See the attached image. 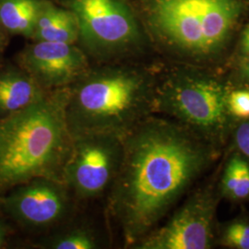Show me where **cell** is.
<instances>
[{
  "label": "cell",
  "instance_id": "obj_1",
  "mask_svg": "<svg viewBox=\"0 0 249 249\" xmlns=\"http://www.w3.org/2000/svg\"><path fill=\"white\" fill-rule=\"evenodd\" d=\"M211 158L189 128L148 116L123 138V156L108 210L126 246L149 234Z\"/></svg>",
  "mask_w": 249,
  "mask_h": 249
},
{
  "label": "cell",
  "instance_id": "obj_2",
  "mask_svg": "<svg viewBox=\"0 0 249 249\" xmlns=\"http://www.w3.org/2000/svg\"><path fill=\"white\" fill-rule=\"evenodd\" d=\"M69 87L0 118V194L35 178L63 181L71 151L66 117Z\"/></svg>",
  "mask_w": 249,
  "mask_h": 249
},
{
  "label": "cell",
  "instance_id": "obj_3",
  "mask_svg": "<svg viewBox=\"0 0 249 249\" xmlns=\"http://www.w3.org/2000/svg\"><path fill=\"white\" fill-rule=\"evenodd\" d=\"M154 95L143 75L133 70H89L69 87L66 117L71 133L124 138L154 112Z\"/></svg>",
  "mask_w": 249,
  "mask_h": 249
},
{
  "label": "cell",
  "instance_id": "obj_4",
  "mask_svg": "<svg viewBox=\"0 0 249 249\" xmlns=\"http://www.w3.org/2000/svg\"><path fill=\"white\" fill-rule=\"evenodd\" d=\"M228 96L218 81L177 75L155 90L154 112L167 114L187 128L217 135L228 124Z\"/></svg>",
  "mask_w": 249,
  "mask_h": 249
},
{
  "label": "cell",
  "instance_id": "obj_5",
  "mask_svg": "<svg viewBox=\"0 0 249 249\" xmlns=\"http://www.w3.org/2000/svg\"><path fill=\"white\" fill-rule=\"evenodd\" d=\"M78 20L81 44L99 59L123 54L140 41L132 9L124 0H67Z\"/></svg>",
  "mask_w": 249,
  "mask_h": 249
},
{
  "label": "cell",
  "instance_id": "obj_6",
  "mask_svg": "<svg viewBox=\"0 0 249 249\" xmlns=\"http://www.w3.org/2000/svg\"><path fill=\"white\" fill-rule=\"evenodd\" d=\"M73 137L70 157L63 170V182L72 196L90 200L103 196L112 186L123 156V138L87 133Z\"/></svg>",
  "mask_w": 249,
  "mask_h": 249
},
{
  "label": "cell",
  "instance_id": "obj_7",
  "mask_svg": "<svg viewBox=\"0 0 249 249\" xmlns=\"http://www.w3.org/2000/svg\"><path fill=\"white\" fill-rule=\"evenodd\" d=\"M72 196L60 180L35 178L0 196V208L25 229L44 231L65 222L72 209Z\"/></svg>",
  "mask_w": 249,
  "mask_h": 249
},
{
  "label": "cell",
  "instance_id": "obj_8",
  "mask_svg": "<svg viewBox=\"0 0 249 249\" xmlns=\"http://www.w3.org/2000/svg\"><path fill=\"white\" fill-rule=\"evenodd\" d=\"M215 200L212 194L192 196L163 226L151 231L136 248L206 249L211 246Z\"/></svg>",
  "mask_w": 249,
  "mask_h": 249
},
{
  "label": "cell",
  "instance_id": "obj_9",
  "mask_svg": "<svg viewBox=\"0 0 249 249\" xmlns=\"http://www.w3.org/2000/svg\"><path fill=\"white\" fill-rule=\"evenodd\" d=\"M24 71L46 90L71 86L89 70L86 53L75 44L36 42L19 55Z\"/></svg>",
  "mask_w": 249,
  "mask_h": 249
},
{
  "label": "cell",
  "instance_id": "obj_10",
  "mask_svg": "<svg viewBox=\"0 0 249 249\" xmlns=\"http://www.w3.org/2000/svg\"><path fill=\"white\" fill-rule=\"evenodd\" d=\"M207 0H150L149 20L168 45L191 53L207 54L202 18Z\"/></svg>",
  "mask_w": 249,
  "mask_h": 249
},
{
  "label": "cell",
  "instance_id": "obj_11",
  "mask_svg": "<svg viewBox=\"0 0 249 249\" xmlns=\"http://www.w3.org/2000/svg\"><path fill=\"white\" fill-rule=\"evenodd\" d=\"M46 92L23 70L0 72V118L30 107L43 98Z\"/></svg>",
  "mask_w": 249,
  "mask_h": 249
},
{
  "label": "cell",
  "instance_id": "obj_12",
  "mask_svg": "<svg viewBox=\"0 0 249 249\" xmlns=\"http://www.w3.org/2000/svg\"><path fill=\"white\" fill-rule=\"evenodd\" d=\"M241 10L240 0H207L202 18L206 53H213L223 45Z\"/></svg>",
  "mask_w": 249,
  "mask_h": 249
},
{
  "label": "cell",
  "instance_id": "obj_13",
  "mask_svg": "<svg viewBox=\"0 0 249 249\" xmlns=\"http://www.w3.org/2000/svg\"><path fill=\"white\" fill-rule=\"evenodd\" d=\"M45 0H0V24L13 35L32 37Z\"/></svg>",
  "mask_w": 249,
  "mask_h": 249
},
{
  "label": "cell",
  "instance_id": "obj_14",
  "mask_svg": "<svg viewBox=\"0 0 249 249\" xmlns=\"http://www.w3.org/2000/svg\"><path fill=\"white\" fill-rule=\"evenodd\" d=\"M40 249H97L101 239L91 228L85 225H72L54 231L39 244Z\"/></svg>",
  "mask_w": 249,
  "mask_h": 249
},
{
  "label": "cell",
  "instance_id": "obj_15",
  "mask_svg": "<svg viewBox=\"0 0 249 249\" xmlns=\"http://www.w3.org/2000/svg\"><path fill=\"white\" fill-rule=\"evenodd\" d=\"M80 37L78 20L71 10L57 9L53 19L41 30L35 32L36 42L75 44Z\"/></svg>",
  "mask_w": 249,
  "mask_h": 249
},
{
  "label": "cell",
  "instance_id": "obj_16",
  "mask_svg": "<svg viewBox=\"0 0 249 249\" xmlns=\"http://www.w3.org/2000/svg\"><path fill=\"white\" fill-rule=\"evenodd\" d=\"M223 241L234 249H249V224L240 222L228 225L223 234Z\"/></svg>",
  "mask_w": 249,
  "mask_h": 249
},
{
  "label": "cell",
  "instance_id": "obj_17",
  "mask_svg": "<svg viewBox=\"0 0 249 249\" xmlns=\"http://www.w3.org/2000/svg\"><path fill=\"white\" fill-rule=\"evenodd\" d=\"M228 108L233 116L249 118V91L236 90L228 96Z\"/></svg>",
  "mask_w": 249,
  "mask_h": 249
},
{
  "label": "cell",
  "instance_id": "obj_18",
  "mask_svg": "<svg viewBox=\"0 0 249 249\" xmlns=\"http://www.w3.org/2000/svg\"><path fill=\"white\" fill-rule=\"evenodd\" d=\"M249 196V164L245 160L241 162L240 172L235 189L231 197L244 199Z\"/></svg>",
  "mask_w": 249,
  "mask_h": 249
},
{
  "label": "cell",
  "instance_id": "obj_19",
  "mask_svg": "<svg viewBox=\"0 0 249 249\" xmlns=\"http://www.w3.org/2000/svg\"><path fill=\"white\" fill-rule=\"evenodd\" d=\"M235 142L241 152L249 159V122L238 126L235 133Z\"/></svg>",
  "mask_w": 249,
  "mask_h": 249
},
{
  "label": "cell",
  "instance_id": "obj_20",
  "mask_svg": "<svg viewBox=\"0 0 249 249\" xmlns=\"http://www.w3.org/2000/svg\"><path fill=\"white\" fill-rule=\"evenodd\" d=\"M9 239V228L0 218V249H4Z\"/></svg>",
  "mask_w": 249,
  "mask_h": 249
},
{
  "label": "cell",
  "instance_id": "obj_21",
  "mask_svg": "<svg viewBox=\"0 0 249 249\" xmlns=\"http://www.w3.org/2000/svg\"><path fill=\"white\" fill-rule=\"evenodd\" d=\"M242 49L246 53H249V25L245 29L242 36Z\"/></svg>",
  "mask_w": 249,
  "mask_h": 249
},
{
  "label": "cell",
  "instance_id": "obj_22",
  "mask_svg": "<svg viewBox=\"0 0 249 249\" xmlns=\"http://www.w3.org/2000/svg\"><path fill=\"white\" fill-rule=\"evenodd\" d=\"M4 44H5V36H4L3 32H2L1 29H0V51H1V49L3 48Z\"/></svg>",
  "mask_w": 249,
  "mask_h": 249
},
{
  "label": "cell",
  "instance_id": "obj_23",
  "mask_svg": "<svg viewBox=\"0 0 249 249\" xmlns=\"http://www.w3.org/2000/svg\"><path fill=\"white\" fill-rule=\"evenodd\" d=\"M246 75L248 76V78L249 79V62L247 63V65H246Z\"/></svg>",
  "mask_w": 249,
  "mask_h": 249
}]
</instances>
